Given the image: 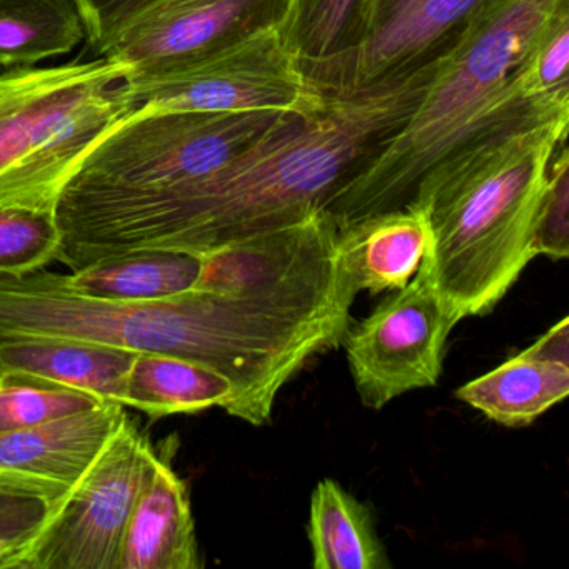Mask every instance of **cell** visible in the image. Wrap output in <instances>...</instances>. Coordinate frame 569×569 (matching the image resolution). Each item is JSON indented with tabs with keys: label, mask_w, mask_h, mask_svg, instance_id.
<instances>
[{
	"label": "cell",
	"mask_w": 569,
	"mask_h": 569,
	"mask_svg": "<svg viewBox=\"0 0 569 569\" xmlns=\"http://www.w3.org/2000/svg\"><path fill=\"white\" fill-rule=\"evenodd\" d=\"M86 41L72 0H0V68L71 54Z\"/></svg>",
	"instance_id": "20"
},
{
	"label": "cell",
	"mask_w": 569,
	"mask_h": 569,
	"mask_svg": "<svg viewBox=\"0 0 569 569\" xmlns=\"http://www.w3.org/2000/svg\"><path fill=\"white\" fill-rule=\"evenodd\" d=\"M569 0H482L435 71L411 118L326 204L338 228L406 208L429 169L481 132L536 112L569 108L538 101L521 86L522 61Z\"/></svg>",
	"instance_id": "4"
},
{
	"label": "cell",
	"mask_w": 569,
	"mask_h": 569,
	"mask_svg": "<svg viewBox=\"0 0 569 569\" xmlns=\"http://www.w3.org/2000/svg\"><path fill=\"white\" fill-rule=\"evenodd\" d=\"M482 0H368L358 44L328 61L302 64L319 94L385 84L438 59Z\"/></svg>",
	"instance_id": "10"
},
{
	"label": "cell",
	"mask_w": 569,
	"mask_h": 569,
	"mask_svg": "<svg viewBox=\"0 0 569 569\" xmlns=\"http://www.w3.org/2000/svg\"><path fill=\"white\" fill-rule=\"evenodd\" d=\"M528 351L541 358L556 359L569 365V319L562 318L561 322L552 326L531 348H528Z\"/></svg>",
	"instance_id": "28"
},
{
	"label": "cell",
	"mask_w": 569,
	"mask_h": 569,
	"mask_svg": "<svg viewBox=\"0 0 569 569\" xmlns=\"http://www.w3.org/2000/svg\"><path fill=\"white\" fill-rule=\"evenodd\" d=\"M158 451L126 415L84 478L6 569H119L122 538Z\"/></svg>",
	"instance_id": "7"
},
{
	"label": "cell",
	"mask_w": 569,
	"mask_h": 569,
	"mask_svg": "<svg viewBox=\"0 0 569 569\" xmlns=\"http://www.w3.org/2000/svg\"><path fill=\"white\" fill-rule=\"evenodd\" d=\"M204 256L174 249H141L92 262L66 276L79 295L104 301H156L192 291Z\"/></svg>",
	"instance_id": "18"
},
{
	"label": "cell",
	"mask_w": 569,
	"mask_h": 569,
	"mask_svg": "<svg viewBox=\"0 0 569 569\" xmlns=\"http://www.w3.org/2000/svg\"><path fill=\"white\" fill-rule=\"evenodd\" d=\"M111 56L0 74V204L56 209L89 152L134 114Z\"/></svg>",
	"instance_id": "5"
},
{
	"label": "cell",
	"mask_w": 569,
	"mask_h": 569,
	"mask_svg": "<svg viewBox=\"0 0 569 569\" xmlns=\"http://www.w3.org/2000/svg\"><path fill=\"white\" fill-rule=\"evenodd\" d=\"M429 246L425 214L412 206L339 228L342 266L356 292L399 291L421 266Z\"/></svg>",
	"instance_id": "15"
},
{
	"label": "cell",
	"mask_w": 569,
	"mask_h": 569,
	"mask_svg": "<svg viewBox=\"0 0 569 569\" xmlns=\"http://www.w3.org/2000/svg\"><path fill=\"white\" fill-rule=\"evenodd\" d=\"M136 111L306 112L321 104L279 26L149 78L122 81Z\"/></svg>",
	"instance_id": "8"
},
{
	"label": "cell",
	"mask_w": 569,
	"mask_h": 569,
	"mask_svg": "<svg viewBox=\"0 0 569 569\" xmlns=\"http://www.w3.org/2000/svg\"><path fill=\"white\" fill-rule=\"evenodd\" d=\"M308 536L316 569L391 568L368 506L335 479L312 492Z\"/></svg>",
	"instance_id": "19"
},
{
	"label": "cell",
	"mask_w": 569,
	"mask_h": 569,
	"mask_svg": "<svg viewBox=\"0 0 569 569\" xmlns=\"http://www.w3.org/2000/svg\"><path fill=\"white\" fill-rule=\"evenodd\" d=\"M86 28V42L96 56L106 54L116 39L159 0H72Z\"/></svg>",
	"instance_id": "26"
},
{
	"label": "cell",
	"mask_w": 569,
	"mask_h": 569,
	"mask_svg": "<svg viewBox=\"0 0 569 569\" xmlns=\"http://www.w3.org/2000/svg\"><path fill=\"white\" fill-rule=\"evenodd\" d=\"M102 405L106 401L89 392L0 372V435L58 421Z\"/></svg>",
	"instance_id": "23"
},
{
	"label": "cell",
	"mask_w": 569,
	"mask_h": 569,
	"mask_svg": "<svg viewBox=\"0 0 569 569\" xmlns=\"http://www.w3.org/2000/svg\"><path fill=\"white\" fill-rule=\"evenodd\" d=\"M234 396L231 379L209 366L181 356L138 352L126 376L122 405L158 421L216 406L226 409Z\"/></svg>",
	"instance_id": "16"
},
{
	"label": "cell",
	"mask_w": 569,
	"mask_h": 569,
	"mask_svg": "<svg viewBox=\"0 0 569 569\" xmlns=\"http://www.w3.org/2000/svg\"><path fill=\"white\" fill-rule=\"evenodd\" d=\"M282 114L136 111L66 182L56 202L59 228L208 178L258 141Z\"/></svg>",
	"instance_id": "6"
},
{
	"label": "cell",
	"mask_w": 569,
	"mask_h": 569,
	"mask_svg": "<svg viewBox=\"0 0 569 569\" xmlns=\"http://www.w3.org/2000/svg\"><path fill=\"white\" fill-rule=\"evenodd\" d=\"M458 322L419 266L342 341L362 405L381 409L405 392L438 385L446 341Z\"/></svg>",
	"instance_id": "9"
},
{
	"label": "cell",
	"mask_w": 569,
	"mask_h": 569,
	"mask_svg": "<svg viewBox=\"0 0 569 569\" xmlns=\"http://www.w3.org/2000/svg\"><path fill=\"white\" fill-rule=\"evenodd\" d=\"M351 306V296L336 288L268 281L241 291L196 288L156 301H104L42 269L0 276V339L72 338L192 359L231 379L229 415L264 426L279 391L316 356L342 345Z\"/></svg>",
	"instance_id": "2"
},
{
	"label": "cell",
	"mask_w": 569,
	"mask_h": 569,
	"mask_svg": "<svg viewBox=\"0 0 569 569\" xmlns=\"http://www.w3.org/2000/svg\"><path fill=\"white\" fill-rule=\"evenodd\" d=\"M126 406L106 402L34 428L0 435V489L34 496L54 508L104 451L126 418Z\"/></svg>",
	"instance_id": "12"
},
{
	"label": "cell",
	"mask_w": 569,
	"mask_h": 569,
	"mask_svg": "<svg viewBox=\"0 0 569 569\" xmlns=\"http://www.w3.org/2000/svg\"><path fill=\"white\" fill-rule=\"evenodd\" d=\"M568 124L569 108L502 122L419 182L408 206L428 222L421 268L458 321L491 312L536 258V218Z\"/></svg>",
	"instance_id": "3"
},
{
	"label": "cell",
	"mask_w": 569,
	"mask_h": 569,
	"mask_svg": "<svg viewBox=\"0 0 569 569\" xmlns=\"http://www.w3.org/2000/svg\"><path fill=\"white\" fill-rule=\"evenodd\" d=\"M569 392V365L519 352L498 368L472 379L456 398L508 428L532 425Z\"/></svg>",
	"instance_id": "17"
},
{
	"label": "cell",
	"mask_w": 569,
	"mask_h": 569,
	"mask_svg": "<svg viewBox=\"0 0 569 569\" xmlns=\"http://www.w3.org/2000/svg\"><path fill=\"white\" fill-rule=\"evenodd\" d=\"M286 8L288 0H159L102 56L126 62V79L162 74L281 24Z\"/></svg>",
	"instance_id": "11"
},
{
	"label": "cell",
	"mask_w": 569,
	"mask_h": 569,
	"mask_svg": "<svg viewBox=\"0 0 569 569\" xmlns=\"http://www.w3.org/2000/svg\"><path fill=\"white\" fill-rule=\"evenodd\" d=\"M49 512L42 499L0 489V569L38 535Z\"/></svg>",
	"instance_id": "27"
},
{
	"label": "cell",
	"mask_w": 569,
	"mask_h": 569,
	"mask_svg": "<svg viewBox=\"0 0 569 569\" xmlns=\"http://www.w3.org/2000/svg\"><path fill=\"white\" fill-rule=\"evenodd\" d=\"M368 0H288L279 24L282 41L299 66L351 51L361 36Z\"/></svg>",
	"instance_id": "21"
},
{
	"label": "cell",
	"mask_w": 569,
	"mask_h": 569,
	"mask_svg": "<svg viewBox=\"0 0 569 569\" xmlns=\"http://www.w3.org/2000/svg\"><path fill=\"white\" fill-rule=\"evenodd\" d=\"M191 498L171 459L156 456L126 526L119 569H199Z\"/></svg>",
	"instance_id": "13"
},
{
	"label": "cell",
	"mask_w": 569,
	"mask_h": 569,
	"mask_svg": "<svg viewBox=\"0 0 569 569\" xmlns=\"http://www.w3.org/2000/svg\"><path fill=\"white\" fill-rule=\"evenodd\" d=\"M435 61L365 91L322 94L208 178L64 226L59 262L76 272L141 249L204 256L325 211L411 118Z\"/></svg>",
	"instance_id": "1"
},
{
	"label": "cell",
	"mask_w": 569,
	"mask_h": 569,
	"mask_svg": "<svg viewBox=\"0 0 569 569\" xmlns=\"http://www.w3.org/2000/svg\"><path fill=\"white\" fill-rule=\"evenodd\" d=\"M62 232L56 209L0 204V276L42 271L59 261Z\"/></svg>",
	"instance_id": "22"
},
{
	"label": "cell",
	"mask_w": 569,
	"mask_h": 569,
	"mask_svg": "<svg viewBox=\"0 0 569 569\" xmlns=\"http://www.w3.org/2000/svg\"><path fill=\"white\" fill-rule=\"evenodd\" d=\"M569 8L562 9L532 42L522 61L521 86L538 101H569Z\"/></svg>",
	"instance_id": "24"
},
{
	"label": "cell",
	"mask_w": 569,
	"mask_h": 569,
	"mask_svg": "<svg viewBox=\"0 0 569 569\" xmlns=\"http://www.w3.org/2000/svg\"><path fill=\"white\" fill-rule=\"evenodd\" d=\"M535 256L566 259L569 254V154L566 139L556 149L549 166L548 184L536 218Z\"/></svg>",
	"instance_id": "25"
},
{
	"label": "cell",
	"mask_w": 569,
	"mask_h": 569,
	"mask_svg": "<svg viewBox=\"0 0 569 569\" xmlns=\"http://www.w3.org/2000/svg\"><path fill=\"white\" fill-rule=\"evenodd\" d=\"M136 355L82 339L16 336L0 339V372L42 379L122 405L126 376Z\"/></svg>",
	"instance_id": "14"
}]
</instances>
